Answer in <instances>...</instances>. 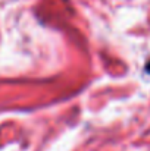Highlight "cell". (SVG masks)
<instances>
[{"label":"cell","mask_w":150,"mask_h":151,"mask_svg":"<svg viewBox=\"0 0 150 151\" xmlns=\"http://www.w3.org/2000/svg\"><path fill=\"white\" fill-rule=\"evenodd\" d=\"M146 72H147V73H150V60L146 63Z\"/></svg>","instance_id":"cell-1"}]
</instances>
